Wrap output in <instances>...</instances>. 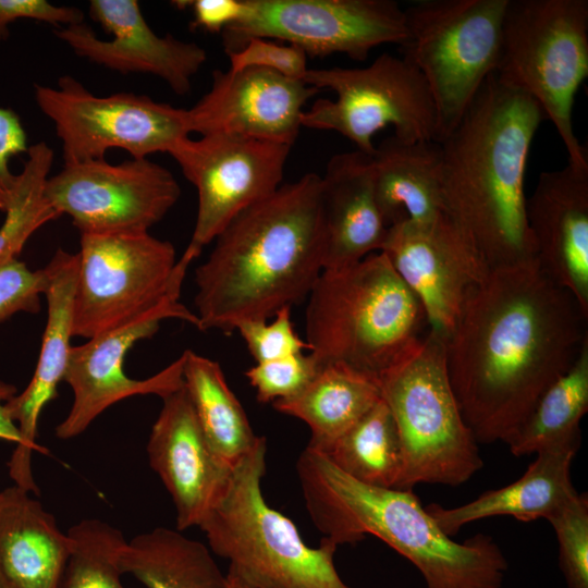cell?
Instances as JSON below:
<instances>
[{"label": "cell", "instance_id": "obj_1", "mask_svg": "<svg viewBox=\"0 0 588 588\" xmlns=\"http://www.w3.org/2000/svg\"><path fill=\"white\" fill-rule=\"evenodd\" d=\"M588 315L536 260L490 270L445 335L462 417L478 443L505 442L588 341Z\"/></svg>", "mask_w": 588, "mask_h": 588}, {"label": "cell", "instance_id": "obj_2", "mask_svg": "<svg viewBox=\"0 0 588 588\" xmlns=\"http://www.w3.org/2000/svg\"><path fill=\"white\" fill-rule=\"evenodd\" d=\"M195 271L199 330L231 332L307 298L326 255L321 176L306 173L237 215Z\"/></svg>", "mask_w": 588, "mask_h": 588}, {"label": "cell", "instance_id": "obj_3", "mask_svg": "<svg viewBox=\"0 0 588 588\" xmlns=\"http://www.w3.org/2000/svg\"><path fill=\"white\" fill-rule=\"evenodd\" d=\"M540 107L491 75L441 147V195L452 221L489 270L536 260L525 174Z\"/></svg>", "mask_w": 588, "mask_h": 588}, {"label": "cell", "instance_id": "obj_4", "mask_svg": "<svg viewBox=\"0 0 588 588\" xmlns=\"http://www.w3.org/2000/svg\"><path fill=\"white\" fill-rule=\"evenodd\" d=\"M296 470L306 509L323 539L340 546L373 536L408 560L426 588H502L509 564L492 537L477 534L454 541L412 489L360 482L309 446Z\"/></svg>", "mask_w": 588, "mask_h": 588}, {"label": "cell", "instance_id": "obj_5", "mask_svg": "<svg viewBox=\"0 0 588 588\" xmlns=\"http://www.w3.org/2000/svg\"><path fill=\"white\" fill-rule=\"evenodd\" d=\"M307 299L305 341L320 368L343 364L379 378L430 329L419 299L382 252L322 270Z\"/></svg>", "mask_w": 588, "mask_h": 588}, {"label": "cell", "instance_id": "obj_6", "mask_svg": "<svg viewBox=\"0 0 588 588\" xmlns=\"http://www.w3.org/2000/svg\"><path fill=\"white\" fill-rule=\"evenodd\" d=\"M266 454L259 437L198 526L211 552L229 562L226 580L242 588H353L335 568L338 546L326 539L307 546L295 524L266 502Z\"/></svg>", "mask_w": 588, "mask_h": 588}, {"label": "cell", "instance_id": "obj_7", "mask_svg": "<svg viewBox=\"0 0 588 588\" xmlns=\"http://www.w3.org/2000/svg\"><path fill=\"white\" fill-rule=\"evenodd\" d=\"M494 75L540 107L567 163L588 169L573 124L575 97L588 76V1L507 0Z\"/></svg>", "mask_w": 588, "mask_h": 588}, {"label": "cell", "instance_id": "obj_8", "mask_svg": "<svg viewBox=\"0 0 588 588\" xmlns=\"http://www.w3.org/2000/svg\"><path fill=\"white\" fill-rule=\"evenodd\" d=\"M403 454L397 489L456 487L482 468L478 442L464 421L445 363V335L429 329L420 346L379 377Z\"/></svg>", "mask_w": 588, "mask_h": 588}, {"label": "cell", "instance_id": "obj_9", "mask_svg": "<svg viewBox=\"0 0 588 588\" xmlns=\"http://www.w3.org/2000/svg\"><path fill=\"white\" fill-rule=\"evenodd\" d=\"M507 0H424L405 9L403 58L430 93L439 143L495 73Z\"/></svg>", "mask_w": 588, "mask_h": 588}, {"label": "cell", "instance_id": "obj_10", "mask_svg": "<svg viewBox=\"0 0 588 588\" xmlns=\"http://www.w3.org/2000/svg\"><path fill=\"white\" fill-rule=\"evenodd\" d=\"M73 336L89 340L181 294L186 269L149 232L81 234Z\"/></svg>", "mask_w": 588, "mask_h": 588}, {"label": "cell", "instance_id": "obj_11", "mask_svg": "<svg viewBox=\"0 0 588 588\" xmlns=\"http://www.w3.org/2000/svg\"><path fill=\"white\" fill-rule=\"evenodd\" d=\"M303 82L335 94V99H318L304 111V127L338 132L369 156L376 149L372 137L387 126L402 140H436L430 93L403 57L384 52L366 68L308 69Z\"/></svg>", "mask_w": 588, "mask_h": 588}, {"label": "cell", "instance_id": "obj_12", "mask_svg": "<svg viewBox=\"0 0 588 588\" xmlns=\"http://www.w3.org/2000/svg\"><path fill=\"white\" fill-rule=\"evenodd\" d=\"M34 96L53 123L64 163L103 159L113 148L132 158L170 154L191 134L187 109L131 91L98 96L68 74L57 87L35 84Z\"/></svg>", "mask_w": 588, "mask_h": 588}, {"label": "cell", "instance_id": "obj_13", "mask_svg": "<svg viewBox=\"0 0 588 588\" xmlns=\"http://www.w3.org/2000/svg\"><path fill=\"white\" fill-rule=\"evenodd\" d=\"M243 1L242 17L221 33L226 54L262 38L296 45L310 58L364 61L373 48L402 46L407 37L405 11L392 0Z\"/></svg>", "mask_w": 588, "mask_h": 588}, {"label": "cell", "instance_id": "obj_14", "mask_svg": "<svg viewBox=\"0 0 588 588\" xmlns=\"http://www.w3.org/2000/svg\"><path fill=\"white\" fill-rule=\"evenodd\" d=\"M290 149L217 133L187 136L173 148L169 155L198 196L195 226L180 266L188 268L237 215L280 187Z\"/></svg>", "mask_w": 588, "mask_h": 588}, {"label": "cell", "instance_id": "obj_15", "mask_svg": "<svg viewBox=\"0 0 588 588\" xmlns=\"http://www.w3.org/2000/svg\"><path fill=\"white\" fill-rule=\"evenodd\" d=\"M180 196L174 175L149 158L64 163L45 185L48 205L81 234L148 232Z\"/></svg>", "mask_w": 588, "mask_h": 588}, {"label": "cell", "instance_id": "obj_16", "mask_svg": "<svg viewBox=\"0 0 588 588\" xmlns=\"http://www.w3.org/2000/svg\"><path fill=\"white\" fill-rule=\"evenodd\" d=\"M180 319L198 328V319L180 302L167 298L128 323L72 346L63 381L73 393L66 417L57 426L56 437L75 438L113 404L134 395L155 394L161 399L183 387V356L146 379L130 378L123 369L130 350L152 336L164 319Z\"/></svg>", "mask_w": 588, "mask_h": 588}, {"label": "cell", "instance_id": "obj_17", "mask_svg": "<svg viewBox=\"0 0 588 588\" xmlns=\"http://www.w3.org/2000/svg\"><path fill=\"white\" fill-rule=\"evenodd\" d=\"M380 252L419 299L429 327L444 335L490 271L444 213L428 223L392 224Z\"/></svg>", "mask_w": 588, "mask_h": 588}, {"label": "cell", "instance_id": "obj_18", "mask_svg": "<svg viewBox=\"0 0 588 588\" xmlns=\"http://www.w3.org/2000/svg\"><path fill=\"white\" fill-rule=\"evenodd\" d=\"M88 13L111 38L100 39L84 22L57 28V38L76 56L121 74L157 76L176 95L191 91L207 60L201 46L157 35L136 0H91Z\"/></svg>", "mask_w": 588, "mask_h": 588}, {"label": "cell", "instance_id": "obj_19", "mask_svg": "<svg viewBox=\"0 0 588 588\" xmlns=\"http://www.w3.org/2000/svg\"><path fill=\"white\" fill-rule=\"evenodd\" d=\"M319 90L262 68L213 71L212 84L187 109L191 134H225L293 146L304 106Z\"/></svg>", "mask_w": 588, "mask_h": 588}, {"label": "cell", "instance_id": "obj_20", "mask_svg": "<svg viewBox=\"0 0 588 588\" xmlns=\"http://www.w3.org/2000/svg\"><path fill=\"white\" fill-rule=\"evenodd\" d=\"M147 454L174 503L176 529L198 527L225 492L234 466L210 449L184 383L162 397Z\"/></svg>", "mask_w": 588, "mask_h": 588}, {"label": "cell", "instance_id": "obj_21", "mask_svg": "<svg viewBox=\"0 0 588 588\" xmlns=\"http://www.w3.org/2000/svg\"><path fill=\"white\" fill-rule=\"evenodd\" d=\"M45 270L47 321L35 372L24 391L5 404L21 436L8 463L9 475L15 486L35 495L39 489L34 479L32 458L35 451H40L36 443L38 421L45 406L58 396L72 347L77 253L57 249Z\"/></svg>", "mask_w": 588, "mask_h": 588}, {"label": "cell", "instance_id": "obj_22", "mask_svg": "<svg viewBox=\"0 0 588 588\" xmlns=\"http://www.w3.org/2000/svg\"><path fill=\"white\" fill-rule=\"evenodd\" d=\"M526 218L537 265L588 315V169L540 173Z\"/></svg>", "mask_w": 588, "mask_h": 588}, {"label": "cell", "instance_id": "obj_23", "mask_svg": "<svg viewBox=\"0 0 588 588\" xmlns=\"http://www.w3.org/2000/svg\"><path fill=\"white\" fill-rule=\"evenodd\" d=\"M326 229L323 270L352 266L381 250L389 226L377 204L370 156L334 155L321 176Z\"/></svg>", "mask_w": 588, "mask_h": 588}, {"label": "cell", "instance_id": "obj_24", "mask_svg": "<svg viewBox=\"0 0 588 588\" xmlns=\"http://www.w3.org/2000/svg\"><path fill=\"white\" fill-rule=\"evenodd\" d=\"M71 539L34 494L0 491V574L10 588H59Z\"/></svg>", "mask_w": 588, "mask_h": 588}, {"label": "cell", "instance_id": "obj_25", "mask_svg": "<svg viewBox=\"0 0 588 588\" xmlns=\"http://www.w3.org/2000/svg\"><path fill=\"white\" fill-rule=\"evenodd\" d=\"M576 453L573 448L542 450L516 481L455 507L431 503L426 510L450 537L467 524L493 516H512L525 523L548 520L578 493L571 480Z\"/></svg>", "mask_w": 588, "mask_h": 588}, {"label": "cell", "instance_id": "obj_26", "mask_svg": "<svg viewBox=\"0 0 588 588\" xmlns=\"http://www.w3.org/2000/svg\"><path fill=\"white\" fill-rule=\"evenodd\" d=\"M370 160L377 204L388 226L404 219L428 223L444 213L438 142L392 135L376 146Z\"/></svg>", "mask_w": 588, "mask_h": 588}, {"label": "cell", "instance_id": "obj_27", "mask_svg": "<svg viewBox=\"0 0 588 588\" xmlns=\"http://www.w3.org/2000/svg\"><path fill=\"white\" fill-rule=\"evenodd\" d=\"M381 399L379 378L343 364L322 366L296 395L272 403L275 411L303 420L307 446L323 451Z\"/></svg>", "mask_w": 588, "mask_h": 588}, {"label": "cell", "instance_id": "obj_28", "mask_svg": "<svg viewBox=\"0 0 588 588\" xmlns=\"http://www.w3.org/2000/svg\"><path fill=\"white\" fill-rule=\"evenodd\" d=\"M120 567L145 588H225L226 577L203 542L157 527L126 540Z\"/></svg>", "mask_w": 588, "mask_h": 588}, {"label": "cell", "instance_id": "obj_29", "mask_svg": "<svg viewBox=\"0 0 588 588\" xmlns=\"http://www.w3.org/2000/svg\"><path fill=\"white\" fill-rule=\"evenodd\" d=\"M182 356L184 388L203 434L215 454L233 467L260 436L255 434L220 365L191 350Z\"/></svg>", "mask_w": 588, "mask_h": 588}, {"label": "cell", "instance_id": "obj_30", "mask_svg": "<svg viewBox=\"0 0 588 588\" xmlns=\"http://www.w3.org/2000/svg\"><path fill=\"white\" fill-rule=\"evenodd\" d=\"M588 411V341L573 366L539 397L532 411L504 442L515 456L553 448L580 446L581 418Z\"/></svg>", "mask_w": 588, "mask_h": 588}, {"label": "cell", "instance_id": "obj_31", "mask_svg": "<svg viewBox=\"0 0 588 588\" xmlns=\"http://www.w3.org/2000/svg\"><path fill=\"white\" fill-rule=\"evenodd\" d=\"M319 452L360 482L397 489L403 469L402 446L395 421L382 397Z\"/></svg>", "mask_w": 588, "mask_h": 588}, {"label": "cell", "instance_id": "obj_32", "mask_svg": "<svg viewBox=\"0 0 588 588\" xmlns=\"http://www.w3.org/2000/svg\"><path fill=\"white\" fill-rule=\"evenodd\" d=\"M52 163L53 150L47 143L28 147L13 199L0 226V266L19 258L29 237L59 217L45 197Z\"/></svg>", "mask_w": 588, "mask_h": 588}, {"label": "cell", "instance_id": "obj_33", "mask_svg": "<svg viewBox=\"0 0 588 588\" xmlns=\"http://www.w3.org/2000/svg\"><path fill=\"white\" fill-rule=\"evenodd\" d=\"M71 552L59 588H126L120 553L126 542L117 527L83 519L68 530Z\"/></svg>", "mask_w": 588, "mask_h": 588}, {"label": "cell", "instance_id": "obj_34", "mask_svg": "<svg viewBox=\"0 0 588 588\" xmlns=\"http://www.w3.org/2000/svg\"><path fill=\"white\" fill-rule=\"evenodd\" d=\"M567 588H588V497L577 493L550 517Z\"/></svg>", "mask_w": 588, "mask_h": 588}, {"label": "cell", "instance_id": "obj_35", "mask_svg": "<svg viewBox=\"0 0 588 588\" xmlns=\"http://www.w3.org/2000/svg\"><path fill=\"white\" fill-rule=\"evenodd\" d=\"M320 367L308 353L257 363L246 370L250 385L261 403L289 399L298 394L316 376Z\"/></svg>", "mask_w": 588, "mask_h": 588}, {"label": "cell", "instance_id": "obj_36", "mask_svg": "<svg viewBox=\"0 0 588 588\" xmlns=\"http://www.w3.org/2000/svg\"><path fill=\"white\" fill-rule=\"evenodd\" d=\"M273 320H252L237 326L236 330L257 363H264L309 351L307 342L299 338L291 321V308L279 310Z\"/></svg>", "mask_w": 588, "mask_h": 588}, {"label": "cell", "instance_id": "obj_37", "mask_svg": "<svg viewBox=\"0 0 588 588\" xmlns=\"http://www.w3.org/2000/svg\"><path fill=\"white\" fill-rule=\"evenodd\" d=\"M46 285L45 268L30 270L19 258L0 266V322L17 313L40 311Z\"/></svg>", "mask_w": 588, "mask_h": 588}, {"label": "cell", "instance_id": "obj_38", "mask_svg": "<svg viewBox=\"0 0 588 588\" xmlns=\"http://www.w3.org/2000/svg\"><path fill=\"white\" fill-rule=\"evenodd\" d=\"M229 71L262 68L292 79L303 81L307 72V54L296 45H280L270 39L252 38L241 49L228 53Z\"/></svg>", "mask_w": 588, "mask_h": 588}, {"label": "cell", "instance_id": "obj_39", "mask_svg": "<svg viewBox=\"0 0 588 588\" xmlns=\"http://www.w3.org/2000/svg\"><path fill=\"white\" fill-rule=\"evenodd\" d=\"M19 20H33L60 28L83 23L84 13L78 8L46 0H0V39L7 38L10 24Z\"/></svg>", "mask_w": 588, "mask_h": 588}, {"label": "cell", "instance_id": "obj_40", "mask_svg": "<svg viewBox=\"0 0 588 588\" xmlns=\"http://www.w3.org/2000/svg\"><path fill=\"white\" fill-rule=\"evenodd\" d=\"M27 135L19 114L11 108L0 107V211L9 208L19 175L12 173V157L27 152Z\"/></svg>", "mask_w": 588, "mask_h": 588}, {"label": "cell", "instance_id": "obj_41", "mask_svg": "<svg viewBox=\"0 0 588 588\" xmlns=\"http://www.w3.org/2000/svg\"><path fill=\"white\" fill-rule=\"evenodd\" d=\"M179 9L191 7L193 10V28L210 33H222L238 21L245 10L243 0H194L173 1Z\"/></svg>", "mask_w": 588, "mask_h": 588}, {"label": "cell", "instance_id": "obj_42", "mask_svg": "<svg viewBox=\"0 0 588 588\" xmlns=\"http://www.w3.org/2000/svg\"><path fill=\"white\" fill-rule=\"evenodd\" d=\"M16 393V388L13 384L0 380V439L15 443V445L20 443L21 436L5 404Z\"/></svg>", "mask_w": 588, "mask_h": 588}, {"label": "cell", "instance_id": "obj_43", "mask_svg": "<svg viewBox=\"0 0 588 588\" xmlns=\"http://www.w3.org/2000/svg\"><path fill=\"white\" fill-rule=\"evenodd\" d=\"M0 588H10L4 578L0 574Z\"/></svg>", "mask_w": 588, "mask_h": 588}, {"label": "cell", "instance_id": "obj_44", "mask_svg": "<svg viewBox=\"0 0 588 588\" xmlns=\"http://www.w3.org/2000/svg\"><path fill=\"white\" fill-rule=\"evenodd\" d=\"M225 588H242V587L235 586V585H233V584H231V583H229V581L226 580Z\"/></svg>", "mask_w": 588, "mask_h": 588}]
</instances>
